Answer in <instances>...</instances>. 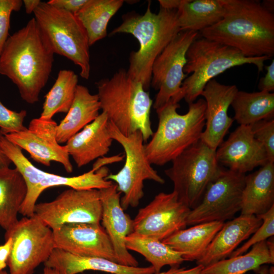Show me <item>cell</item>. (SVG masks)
<instances>
[{
    "label": "cell",
    "mask_w": 274,
    "mask_h": 274,
    "mask_svg": "<svg viewBox=\"0 0 274 274\" xmlns=\"http://www.w3.org/2000/svg\"><path fill=\"white\" fill-rule=\"evenodd\" d=\"M54 54L32 18L8 38L0 54V74L17 86L24 101L34 104L49 80Z\"/></svg>",
    "instance_id": "1"
},
{
    "label": "cell",
    "mask_w": 274,
    "mask_h": 274,
    "mask_svg": "<svg viewBox=\"0 0 274 274\" xmlns=\"http://www.w3.org/2000/svg\"><path fill=\"white\" fill-rule=\"evenodd\" d=\"M224 14L201 37L233 47L247 57L274 55V14L256 0H222Z\"/></svg>",
    "instance_id": "2"
},
{
    "label": "cell",
    "mask_w": 274,
    "mask_h": 274,
    "mask_svg": "<svg viewBox=\"0 0 274 274\" xmlns=\"http://www.w3.org/2000/svg\"><path fill=\"white\" fill-rule=\"evenodd\" d=\"M122 20V23L110 35L129 33L138 41L139 49L130 53L127 72L148 91L154 61L181 31L177 10L160 7L157 13H153L150 2L143 14L131 12L124 15Z\"/></svg>",
    "instance_id": "3"
},
{
    "label": "cell",
    "mask_w": 274,
    "mask_h": 274,
    "mask_svg": "<svg viewBox=\"0 0 274 274\" xmlns=\"http://www.w3.org/2000/svg\"><path fill=\"white\" fill-rule=\"evenodd\" d=\"M100 110L125 135L141 132L144 142L153 132L150 121L153 100L142 84L124 69L96 83Z\"/></svg>",
    "instance_id": "4"
},
{
    "label": "cell",
    "mask_w": 274,
    "mask_h": 274,
    "mask_svg": "<svg viewBox=\"0 0 274 274\" xmlns=\"http://www.w3.org/2000/svg\"><path fill=\"white\" fill-rule=\"evenodd\" d=\"M188 105V111L182 115L177 111L179 104L172 99L156 110L158 126L145 145L151 164L162 166L172 161L200 140L206 123V101L200 98Z\"/></svg>",
    "instance_id": "5"
},
{
    "label": "cell",
    "mask_w": 274,
    "mask_h": 274,
    "mask_svg": "<svg viewBox=\"0 0 274 274\" xmlns=\"http://www.w3.org/2000/svg\"><path fill=\"white\" fill-rule=\"evenodd\" d=\"M187 62L184 72L190 76L183 81L181 91L188 104L194 102L206 84L220 74L231 67L253 64L259 72L263 71L266 56L247 57L233 47L210 40L197 38L186 53Z\"/></svg>",
    "instance_id": "6"
},
{
    "label": "cell",
    "mask_w": 274,
    "mask_h": 274,
    "mask_svg": "<svg viewBox=\"0 0 274 274\" xmlns=\"http://www.w3.org/2000/svg\"><path fill=\"white\" fill-rule=\"evenodd\" d=\"M33 14L41 34L51 51L79 66L81 77L88 79L90 46L86 31L76 16L42 2Z\"/></svg>",
    "instance_id": "7"
},
{
    "label": "cell",
    "mask_w": 274,
    "mask_h": 274,
    "mask_svg": "<svg viewBox=\"0 0 274 274\" xmlns=\"http://www.w3.org/2000/svg\"><path fill=\"white\" fill-rule=\"evenodd\" d=\"M1 146L7 156L22 175L27 186V194L19 214L24 217L34 215V208L41 194L46 189L56 186H67L76 190H100L110 187V181L106 178L109 169L102 167L91 169L81 175L65 177L43 171L36 167L23 154L22 150L4 136Z\"/></svg>",
    "instance_id": "8"
},
{
    "label": "cell",
    "mask_w": 274,
    "mask_h": 274,
    "mask_svg": "<svg viewBox=\"0 0 274 274\" xmlns=\"http://www.w3.org/2000/svg\"><path fill=\"white\" fill-rule=\"evenodd\" d=\"M172 162L165 174L173 182L179 200L192 210L200 202L222 168L217 160L216 150L200 140Z\"/></svg>",
    "instance_id": "9"
},
{
    "label": "cell",
    "mask_w": 274,
    "mask_h": 274,
    "mask_svg": "<svg viewBox=\"0 0 274 274\" xmlns=\"http://www.w3.org/2000/svg\"><path fill=\"white\" fill-rule=\"evenodd\" d=\"M108 129L112 139L123 147L125 161L117 173L109 174L106 179L115 182L118 191L123 193L120 203L125 211L139 206L144 195L145 180H152L160 184H164L165 181L153 168L147 158L141 131L125 135L109 121Z\"/></svg>",
    "instance_id": "10"
},
{
    "label": "cell",
    "mask_w": 274,
    "mask_h": 274,
    "mask_svg": "<svg viewBox=\"0 0 274 274\" xmlns=\"http://www.w3.org/2000/svg\"><path fill=\"white\" fill-rule=\"evenodd\" d=\"M8 237L12 239L7 262L10 274H32L55 249L52 230L35 215L19 220L6 231L5 238Z\"/></svg>",
    "instance_id": "11"
},
{
    "label": "cell",
    "mask_w": 274,
    "mask_h": 274,
    "mask_svg": "<svg viewBox=\"0 0 274 274\" xmlns=\"http://www.w3.org/2000/svg\"><path fill=\"white\" fill-rule=\"evenodd\" d=\"M197 37L198 32L181 30L154 61L150 85L158 90L153 104L155 110L170 99L179 103L183 98L181 86L188 76L184 72L186 53Z\"/></svg>",
    "instance_id": "12"
},
{
    "label": "cell",
    "mask_w": 274,
    "mask_h": 274,
    "mask_svg": "<svg viewBox=\"0 0 274 274\" xmlns=\"http://www.w3.org/2000/svg\"><path fill=\"white\" fill-rule=\"evenodd\" d=\"M246 175L222 168L207 188L200 202L191 210L187 225L234 218L241 211Z\"/></svg>",
    "instance_id": "13"
},
{
    "label": "cell",
    "mask_w": 274,
    "mask_h": 274,
    "mask_svg": "<svg viewBox=\"0 0 274 274\" xmlns=\"http://www.w3.org/2000/svg\"><path fill=\"white\" fill-rule=\"evenodd\" d=\"M101 214L97 189L70 188L51 201L37 203L34 208V215L52 230L68 224H100Z\"/></svg>",
    "instance_id": "14"
},
{
    "label": "cell",
    "mask_w": 274,
    "mask_h": 274,
    "mask_svg": "<svg viewBox=\"0 0 274 274\" xmlns=\"http://www.w3.org/2000/svg\"><path fill=\"white\" fill-rule=\"evenodd\" d=\"M190 211L173 191L160 192L139 209L133 219V232L162 241L186 228Z\"/></svg>",
    "instance_id": "15"
},
{
    "label": "cell",
    "mask_w": 274,
    "mask_h": 274,
    "mask_svg": "<svg viewBox=\"0 0 274 274\" xmlns=\"http://www.w3.org/2000/svg\"><path fill=\"white\" fill-rule=\"evenodd\" d=\"M57 123L52 119L41 117L32 119L28 127L19 132L5 135L12 143L26 151L35 161L47 166L51 162L60 163L68 173L73 166L65 145L56 138Z\"/></svg>",
    "instance_id": "16"
},
{
    "label": "cell",
    "mask_w": 274,
    "mask_h": 274,
    "mask_svg": "<svg viewBox=\"0 0 274 274\" xmlns=\"http://www.w3.org/2000/svg\"><path fill=\"white\" fill-rule=\"evenodd\" d=\"M52 231L55 248L78 256L101 257L118 263L111 241L100 224H68Z\"/></svg>",
    "instance_id": "17"
},
{
    "label": "cell",
    "mask_w": 274,
    "mask_h": 274,
    "mask_svg": "<svg viewBox=\"0 0 274 274\" xmlns=\"http://www.w3.org/2000/svg\"><path fill=\"white\" fill-rule=\"evenodd\" d=\"M219 164L245 174L269 162L264 147L254 136L250 125H239L216 150Z\"/></svg>",
    "instance_id": "18"
},
{
    "label": "cell",
    "mask_w": 274,
    "mask_h": 274,
    "mask_svg": "<svg viewBox=\"0 0 274 274\" xmlns=\"http://www.w3.org/2000/svg\"><path fill=\"white\" fill-rule=\"evenodd\" d=\"M238 89L236 85L222 84L213 79L205 86L201 95L206 103V128L200 140L213 150L223 141L224 136L232 125L233 119L228 115Z\"/></svg>",
    "instance_id": "19"
},
{
    "label": "cell",
    "mask_w": 274,
    "mask_h": 274,
    "mask_svg": "<svg viewBox=\"0 0 274 274\" xmlns=\"http://www.w3.org/2000/svg\"><path fill=\"white\" fill-rule=\"evenodd\" d=\"M102 206L101 221L113 246L119 264L138 266L137 260L125 245V238L133 231V220L124 212L120 203L121 193L114 183L99 190Z\"/></svg>",
    "instance_id": "20"
},
{
    "label": "cell",
    "mask_w": 274,
    "mask_h": 274,
    "mask_svg": "<svg viewBox=\"0 0 274 274\" xmlns=\"http://www.w3.org/2000/svg\"><path fill=\"white\" fill-rule=\"evenodd\" d=\"M108 123L107 114L102 112L66 143V150L78 167L104 157L109 152L113 140Z\"/></svg>",
    "instance_id": "21"
},
{
    "label": "cell",
    "mask_w": 274,
    "mask_h": 274,
    "mask_svg": "<svg viewBox=\"0 0 274 274\" xmlns=\"http://www.w3.org/2000/svg\"><path fill=\"white\" fill-rule=\"evenodd\" d=\"M262 220L255 215H242L223 223L197 265L207 266L226 259L261 225Z\"/></svg>",
    "instance_id": "22"
},
{
    "label": "cell",
    "mask_w": 274,
    "mask_h": 274,
    "mask_svg": "<svg viewBox=\"0 0 274 274\" xmlns=\"http://www.w3.org/2000/svg\"><path fill=\"white\" fill-rule=\"evenodd\" d=\"M45 267L55 269L59 274H78L94 270L111 274H155L154 268L126 266L106 258L81 256L55 248L44 263Z\"/></svg>",
    "instance_id": "23"
},
{
    "label": "cell",
    "mask_w": 274,
    "mask_h": 274,
    "mask_svg": "<svg viewBox=\"0 0 274 274\" xmlns=\"http://www.w3.org/2000/svg\"><path fill=\"white\" fill-rule=\"evenodd\" d=\"M274 206V162L245 177L241 214L258 216Z\"/></svg>",
    "instance_id": "24"
},
{
    "label": "cell",
    "mask_w": 274,
    "mask_h": 274,
    "mask_svg": "<svg viewBox=\"0 0 274 274\" xmlns=\"http://www.w3.org/2000/svg\"><path fill=\"white\" fill-rule=\"evenodd\" d=\"M100 102L97 94L78 85L72 104L65 117L57 124L56 138L60 144L68 140L94 121L99 115Z\"/></svg>",
    "instance_id": "25"
},
{
    "label": "cell",
    "mask_w": 274,
    "mask_h": 274,
    "mask_svg": "<svg viewBox=\"0 0 274 274\" xmlns=\"http://www.w3.org/2000/svg\"><path fill=\"white\" fill-rule=\"evenodd\" d=\"M224 222L214 221L194 225L162 241L182 253L184 261L198 260Z\"/></svg>",
    "instance_id": "26"
},
{
    "label": "cell",
    "mask_w": 274,
    "mask_h": 274,
    "mask_svg": "<svg viewBox=\"0 0 274 274\" xmlns=\"http://www.w3.org/2000/svg\"><path fill=\"white\" fill-rule=\"evenodd\" d=\"M27 192L24 179L16 168L0 170V226L5 231L18 222L17 216Z\"/></svg>",
    "instance_id": "27"
},
{
    "label": "cell",
    "mask_w": 274,
    "mask_h": 274,
    "mask_svg": "<svg viewBox=\"0 0 274 274\" xmlns=\"http://www.w3.org/2000/svg\"><path fill=\"white\" fill-rule=\"evenodd\" d=\"M274 263V242L272 236L257 243L243 254L222 259L205 266L200 274H244L256 272L265 264Z\"/></svg>",
    "instance_id": "28"
},
{
    "label": "cell",
    "mask_w": 274,
    "mask_h": 274,
    "mask_svg": "<svg viewBox=\"0 0 274 274\" xmlns=\"http://www.w3.org/2000/svg\"><path fill=\"white\" fill-rule=\"evenodd\" d=\"M177 13L181 31L198 32L220 21L224 8L222 0H184Z\"/></svg>",
    "instance_id": "29"
},
{
    "label": "cell",
    "mask_w": 274,
    "mask_h": 274,
    "mask_svg": "<svg viewBox=\"0 0 274 274\" xmlns=\"http://www.w3.org/2000/svg\"><path fill=\"white\" fill-rule=\"evenodd\" d=\"M124 2L123 0H88L75 15L86 31L90 46L107 36L108 24Z\"/></svg>",
    "instance_id": "30"
},
{
    "label": "cell",
    "mask_w": 274,
    "mask_h": 274,
    "mask_svg": "<svg viewBox=\"0 0 274 274\" xmlns=\"http://www.w3.org/2000/svg\"><path fill=\"white\" fill-rule=\"evenodd\" d=\"M128 250L141 255L151 264L155 273L165 266H179L184 260L182 253L173 249L162 241L145 235L132 232L125 238Z\"/></svg>",
    "instance_id": "31"
},
{
    "label": "cell",
    "mask_w": 274,
    "mask_h": 274,
    "mask_svg": "<svg viewBox=\"0 0 274 274\" xmlns=\"http://www.w3.org/2000/svg\"><path fill=\"white\" fill-rule=\"evenodd\" d=\"M233 120L239 125H250L274 117V93L264 91L237 92L231 104Z\"/></svg>",
    "instance_id": "32"
},
{
    "label": "cell",
    "mask_w": 274,
    "mask_h": 274,
    "mask_svg": "<svg viewBox=\"0 0 274 274\" xmlns=\"http://www.w3.org/2000/svg\"><path fill=\"white\" fill-rule=\"evenodd\" d=\"M78 77L70 70H61L47 94L45 95L40 117L51 119L59 113H67L73 101Z\"/></svg>",
    "instance_id": "33"
},
{
    "label": "cell",
    "mask_w": 274,
    "mask_h": 274,
    "mask_svg": "<svg viewBox=\"0 0 274 274\" xmlns=\"http://www.w3.org/2000/svg\"><path fill=\"white\" fill-rule=\"evenodd\" d=\"M257 216L262 220L261 225L252 234V237L234 251L229 257L243 254L253 245L273 236L274 206L266 213Z\"/></svg>",
    "instance_id": "34"
},
{
    "label": "cell",
    "mask_w": 274,
    "mask_h": 274,
    "mask_svg": "<svg viewBox=\"0 0 274 274\" xmlns=\"http://www.w3.org/2000/svg\"><path fill=\"white\" fill-rule=\"evenodd\" d=\"M250 126L255 139L264 147L269 161L274 162V119L260 120Z\"/></svg>",
    "instance_id": "35"
},
{
    "label": "cell",
    "mask_w": 274,
    "mask_h": 274,
    "mask_svg": "<svg viewBox=\"0 0 274 274\" xmlns=\"http://www.w3.org/2000/svg\"><path fill=\"white\" fill-rule=\"evenodd\" d=\"M27 115L25 110L16 112L11 110L0 100V131L5 135L25 129L24 121Z\"/></svg>",
    "instance_id": "36"
},
{
    "label": "cell",
    "mask_w": 274,
    "mask_h": 274,
    "mask_svg": "<svg viewBox=\"0 0 274 274\" xmlns=\"http://www.w3.org/2000/svg\"><path fill=\"white\" fill-rule=\"evenodd\" d=\"M22 4L21 0H0V54L10 36L11 14L19 11Z\"/></svg>",
    "instance_id": "37"
},
{
    "label": "cell",
    "mask_w": 274,
    "mask_h": 274,
    "mask_svg": "<svg viewBox=\"0 0 274 274\" xmlns=\"http://www.w3.org/2000/svg\"><path fill=\"white\" fill-rule=\"evenodd\" d=\"M87 1L88 0H50L47 3L54 7L75 15Z\"/></svg>",
    "instance_id": "38"
},
{
    "label": "cell",
    "mask_w": 274,
    "mask_h": 274,
    "mask_svg": "<svg viewBox=\"0 0 274 274\" xmlns=\"http://www.w3.org/2000/svg\"><path fill=\"white\" fill-rule=\"evenodd\" d=\"M266 73L264 77L261 78L258 84L260 91L273 92L274 91V60L272 59L269 65L265 66Z\"/></svg>",
    "instance_id": "39"
},
{
    "label": "cell",
    "mask_w": 274,
    "mask_h": 274,
    "mask_svg": "<svg viewBox=\"0 0 274 274\" xmlns=\"http://www.w3.org/2000/svg\"><path fill=\"white\" fill-rule=\"evenodd\" d=\"M11 247L12 239L10 237L5 238V243L0 246V270H4L7 266Z\"/></svg>",
    "instance_id": "40"
},
{
    "label": "cell",
    "mask_w": 274,
    "mask_h": 274,
    "mask_svg": "<svg viewBox=\"0 0 274 274\" xmlns=\"http://www.w3.org/2000/svg\"><path fill=\"white\" fill-rule=\"evenodd\" d=\"M204 267L201 265H197L190 268H180L179 266L171 267L168 270L159 272L155 274H200Z\"/></svg>",
    "instance_id": "41"
},
{
    "label": "cell",
    "mask_w": 274,
    "mask_h": 274,
    "mask_svg": "<svg viewBox=\"0 0 274 274\" xmlns=\"http://www.w3.org/2000/svg\"><path fill=\"white\" fill-rule=\"evenodd\" d=\"M124 157V155H117L111 157L104 156L99 158L93 163L92 169L97 170L103 166H106L107 164L122 161Z\"/></svg>",
    "instance_id": "42"
},
{
    "label": "cell",
    "mask_w": 274,
    "mask_h": 274,
    "mask_svg": "<svg viewBox=\"0 0 274 274\" xmlns=\"http://www.w3.org/2000/svg\"><path fill=\"white\" fill-rule=\"evenodd\" d=\"M184 0H159L160 7L169 10H178Z\"/></svg>",
    "instance_id": "43"
},
{
    "label": "cell",
    "mask_w": 274,
    "mask_h": 274,
    "mask_svg": "<svg viewBox=\"0 0 274 274\" xmlns=\"http://www.w3.org/2000/svg\"><path fill=\"white\" fill-rule=\"evenodd\" d=\"M4 136V135L0 131V170L10 167V165L12 163L11 160L5 154L1 146V142Z\"/></svg>",
    "instance_id": "44"
},
{
    "label": "cell",
    "mask_w": 274,
    "mask_h": 274,
    "mask_svg": "<svg viewBox=\"0 0 274 274\" xmlns=\"http://www.w3.org/2000/svg\"><path fill=\"white\" fill-rule=\"evenodd\" d=\"M24 4L25 12L27 14L33 13L39 6L41 1L40 0H23L22 1Z\"/></svg>",
    "instance_id": "45"
},
{
    "label": "cell",
    "mask_w": 274,
    "mask_h": 274,
    "mask_svg": "<svg viewBox=\"0 0 274 274\" xmlns=\"http://www.w3.org/2000/svg\"><path fill=\"white\" fill-rule=\"evenodd\" d=\"M262 6L269 12L273 13L274 1L273 0H265L261 2Z\"/></svg>",
    "instance_id": "46"
},
{
    "label": "cell",
    "mask_w": 274,
    "mask_h": 274,
    "mask_svg": "<svg viewBox=\"0 0 274 274\" xmlns=\"http://www.w3.org/2000/svg\"><path fill=\"white\" fill-rule=\"evenodd\" d=\"M259 274H270L269 268L267 266H261L256 271Z\"/></svg>",
    "instance_id": "47"
},
{
    "label": "cell",
    "mask_w": 274,
    "mask_h": 274,
    "mask_svg": "<svg viewBox=\"0 0 274 274\" xmlns=\"http://www.w3.org/2000/svg\"><path fill=\"white\" fill-rule=\"evenodd\" d=\"M43 274H59V273L54 269L45 266Z\"/></svg>",
    "instance_id": "48"
},
{
    "label": "cell",
    "mask_w": 274,
    "mask_h": 274,
    "mask_svg": "<svg viewBox=\"0 0 274 274\" xmlns=\"http://www.w3.org/2000/svg\"><path fill=\"white\" fill-rule=\"evenodd\" d=\"M0 274H10L9 272H7L5 270H0Z\"/></svg>",
    "instance_id": "49"
},
{
    "label": "cell",
    "mask_w": 274,
    "mask_h": 274,
    "mask_svg": "<svg viewBox=\"0 0 274 274\" xmlns=\"http://www.w3.org/2000/svg\"><path fill=\"white\" fill-rule=\"evenodd\" d=\"M269 271H270V274H274V268H273V266H271L269 268Z\"/></svg>",
    "instance_id": "50"
}]
</instances>
